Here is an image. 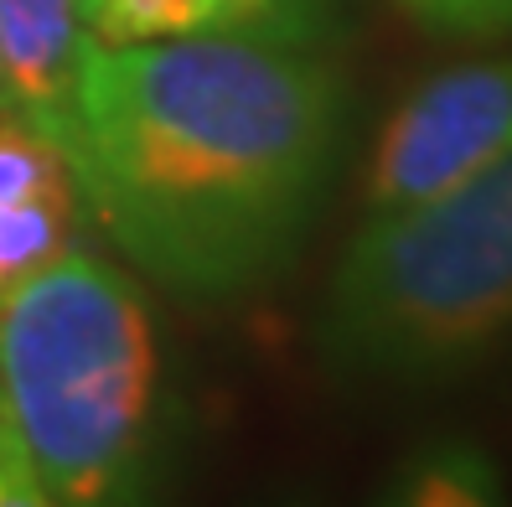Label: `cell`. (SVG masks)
I'll return each instance as SVG.
<instances>
[{"label": "cell", "instance_id": "obj_10", "mask_svg": "<svg viewBox=\"0 0 512 507\" xmlns=\"http://www.w3.org/2000/svg\"><path fill=\"white\" fill-rule=\"evenodd\" d=\"M394 6L435 37H507L512 0H394Z\"/></svg>", "mask_w": 512, "mask_h": 507}, {"label": "cell", "instance_id": "obj_8", "mask_svg": "<svg viewBox=\"0 0 512 507\" xmlns=\"http://www.w3.org/2000/svg\"><path fill=\"white\" fill-rule=\"evenodd\" d=\"M78 218H83V202L73 182H57L26 197H0V301L63 249H73Z\"/></svg>", "mask_w": 512, "mask_h": 507}, {"label": "cell", "instance_id": "obj_9", "mask_svg": "<svg viewBox=\"0 0 512 507\" xmlns=\"http://www.w3.org/2000/svg\"><path fill=\"white\" fill-rule=\"evenodd\" d=\"M57 182H73L63 151L32 125L0 114V197H26V192H42Z\"/></svg>", "mask_w": 512, "mask_h": 507}, {"label": "cell", "instance_id": "obj_5", "mask_svg": "<svg viewBox=\"0 0 512 507\" xmlns=\"http://www.w3.org/2000/svg\"><path fill=\"white\" fill-rule=\"evenodd\" d=\"M94 37L78 0H0V114L32 125L73 171L78 73Z\"/></svg>", "mask_w": 512, "mask_h": 507}, {"label": "cell", "instance_id": "obj_2", "mask_svg": "<svg viewBox=\"0 0 512 507\" xmlns=\"http://www.w3.org/2000/svg\"><path fill=\"white\" fill-rule=\"evenodd\" d=\"M161 337L140 285L83 244L0 301V399L47 507L140 492L161 440Z\"/></svg>", "mask_w": 512, "mask_h": 507}, {"label": "cell", "instance_id": "obj_3", "mask_svg": "<svg viewBox=\"0 0 512 507\" xmlns=\"http://www.w3.org/2000/svg\"><path fill=\"white\" fill-rule=\"evenodd\" d=\"M331 378L435 389L512 347V156L450 192L368 213L316 316Z\"/></svg>", "mask_w": 512, "mask_h": 507}, {"label": "cell", "instance_id": "obj_7", "mask_svg": "<svg viewBox=\"0 0 512 507\" xmlns=\"http://www.w3.org/2000/svg\"><path fill=\"white\" fill-rule=\"evenodd\" d=\"M383 502L404 507H492L502 502V466L466 435H430L388 471Z\"/></svg>", "mask_w": 512, "mask_h": 507}, {"label": "cell", "instance_id": "obj_1", "mask_svg": "<svg viewBox=\"0 0 512 507\" xmlns=\"http://www.w3.org/2000/svg\"><path fill=\"white\" fill-rule=\"evenodd\" d=\"M347 109V83L316 47L94 42L73 135L83 218L176 295H244L311 233L342 166Z\"/></svg>", "mask_w": 512, "mask_h": 507}, {"label": "cell", "instance_id": "obj_6", "mask_svg": "<svg viewBox=\"0 0 512 507\" xmlns=\"http://www.w3.org/2000/svg\"><path fill=\"white\" fill-rule=\"evenodd\" d=\"M78 16L99 47L171 37H259L331 52L342 37V0H78Z\"/></svg>", "mask_w": 512, "mask_h": 507}, {"label": "cell", "instance_id": "obj_11", "mask_svg": "<svg viewBox=\"0 0 512 507\" xmlns=\"http://www.w3.org/2000/svg\"><path fill=\"white\" fill-rule=\"evenodd\" d=\"M0 507H47V492L37 482V466L26 456L6 399H0Z\"/></svg>", "mask_w": 512, "mask_h": 507}, {"label": "cell", "instance_id": "obj_4", "mask_svg": "<svg viewBox=\"0 0 512 507\" xmlns=\"http://www.w3.org/2000/svg\"><path fill=\"white\" fill-rule=\"evenodd\" d=\"M502 156H512V57L445 68L414 83L378 130L363 213L440 197Z\"/></svg>", "mask_w": 512, "mask_h": 507}]
</instances>
